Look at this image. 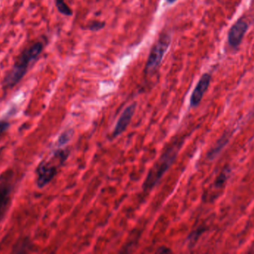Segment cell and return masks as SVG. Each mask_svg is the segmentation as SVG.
<instances>
[{
	"instance_id": "obj_15",
	"label": "cell",
	"mask_w": 254,
	"mask_h": 254,
	"mask_svg": "<svg viewBox=\"0 0 254 254\" xmlns=\"http://www.w3.org/2000/svg\"><path fill=\"white\" fill-rule=\"evenodd\" d=\"M10 127V123L7 118L0 119V139L2 138L3 136L7 132Z\"/></svg>"
},
{
	"instance_id": "obj_7",
	"label": "cell",
	"mask_w": 254,
	"mask_h": 254,
	"mask_svg": "<svg viewBox=\"0 0 254 254\" xmlns=\"http://www.w3.org/2000/svg\"><path fill=\"white\" fill-rule=\"evenodd\" d=\"M210 82H211V76L209 73H204L201 76L191 95L190 100V107H196L199 105L204 93L210 86Z\"/></svg>"
},
{
	"instance_id": "obj_8",
	"label": "cell",
	"mask_w": 254,
	"mask_h": 254,
	"mask_svg": "<svg viewBox=\"0 0 254 254\" xmlns=\"http://www.w3.org/2000/svg\"><path fill=\"white\" fill-rule=\"evenodd\" d=\"M136 107H137V103L134 102L131 103L130 105L125 108L115 127L113 134V137H119L126 131L127 127L128 126L131 119H132L133 115L134 114Z\"/></svg>"
},
{
	"instance_id": "obj_4",
	"label": "cell",
	"mask_w": 254,
	"mask_h": 254,
	"mask_svg": "<svg viewBox=\"0 0 254 254\" xmlns=\"http://www.w3.org/2000/svg\"><path fill=\"white\" fill-rule=\"evenodd\" d=\"M15 184V174L12 170H7L0 175V222L10 208Z\"/></svg>"
},
{
	"instance_id": "obj_3",
	"label": "cell",
	"mask_w": 254,
	"mask_h": 254,
	"mask_svg": "<svg viewBox=\"0 0 254 254\" xmlns=\"http://www.w3.org/2000/svg\"><path fill=\"white\" fill-rule=\"evenodd\" d=\"M170 44H171V36L168 33H162L149 52L147 61L145 65V74H150L157 70L162 62L163 58L168 50Z\"/></svg>"
},
{
	"instance_id": "obj_16",
	"label": "cell",
	"mask_w": 254,
	"mask_h": 254,
	"mask_svg": "<svg viewBox=\"0 0 254 254\" xmlns=\"http://www.w3.org/2000/svg\"><path fill=\"white\" fill-rule=\"evenodd\" d=\"M204 231H204V228H198L196 231H194V232H192V234H191L189 237V240H190V243H195V242L197 241V240H198L199 236L201 235Z\"/></svg>"
},
{
	"instance_id": "obj_2",
	"label": "cell",
	"mask_w": 254,
	"mask_h": 254,
	"mask_svg": "<svg viewBox=\"0 0 254 254\" xmlns=\"http://www.w3.org/2000/svg\"><path fill=\"white\" fill-rule=\"evenodd\" d=\"M180 148V142L178 143V141H176L164 151V153H162L153 167L149 170L143 182V190H150L158 184V182L161 180L163 176L174 162Z\"/></svg>"
},
{
	"instance_id": "obj_14",
	"label": "cell",
	"mask_w": 254,
	"mask_h": 254,
	"mask_svg": "<svg viewBox=\"0 0 254 254\" xmlns=\"http://www.w3.org/2000/svg\"><path fill=\"white\" fill-rule=\"evenodd\" d=\"M105 22H101V21L95 20L92 21V22L88 25V26L86 27V28L89 29V31H100V30L103 29V28L105 27Z\"/></svg>"
},
{
	"instance_id": "obj_9",
	"label": "cell",
	"mask_w": 254,
	"mask_h": 254,
	"mask_svg": "<svg viewBox=\"0 0 254 254\" xmlns=\"http://www.w3.org/2000/svg\"><path fill=\"white\" fill-rule=\"evenodd\" d=\"M228 142H229V137H228V135H225H225L222 136L219 139V141L215 145L214 147L212 148L210 152L207 153V158H208V160L211 161V160L214 159L219 155V152L223 149V148L228 144Z\"/></svg>"
},
{
	"instance_id": "obj_10",
	"label": "cell",
	"mask_w": 254,
	"mask_h": 254,
	"mask_svg": "<svg viewBox=\"0 0 254 254\" xmlns=\"http://www.w3.org/2000/svg\"><path fill=\"white\" fill-rule=\"evenodd\" d=\"M231 169L230 167H226L222 169L217 178L214 181V186L216 189H221L226 183L227 180L231 175Z\"/></svg>"
},
{
	"instance_id": "obj_5",
	"label": "cell",
	"mask_w": 254,
	"mask_h": 254,
	"mask_svg": "<svg viewBox=\"0 0 254 254\" xmlns=\"http://www.w3.org/2000/svg\"><path fill=\"white\" fill-rule=\"evenodd\" d=\"M59 166L54 164L52 161H42L36 169L37 187L43 189L51 183L58 174Z\"/></svg>"
},
{
	"instance_id": "obj_1",
	"label": "cell",
	"mask_w": 254,
	"mask_h": 254,
	"mask_svg": "<svg viewBox=\"0 0 254 254\" xmlns=\"http://www.w3.org/2000/svg\"><path fill=\"white\" fill-rule=\"evenodd\" d=\"M43 49V44L41 42H37L24 49L15 62L13 68L4 77L3 87L5 89L14 87L26 74L29 64L40 56Z\"/></svg>"
},
{
	"instance_id": "obj_11",
	"label": "cell",
	"mask_w": 254,
	"mask_h": 254,
	"mask_svg": "<svg viewBox=\"0 0 254 254\" xmlns=\"http://www.w3.org/2000/svg\"><path fill=\"white\" fill-rule=\"evenodd\" d=\"M69 154L70 152L68 149H61V148H58V149L54 152L52 159L55 160V161H58L60 166H61L66 161Z\"/></svg>"
},
{
	"instance_id": "obj_18",
	"label": "cell",
	"mask_w": 254,
	"mask_h": 254,
	"mask_svg": "<svg viewBox=\"0 0 254 254\" xmlns=\"http://www.w3.org/2000/svg\"><path fill=\"white\" fill-rule=\"evenodd\" d=\"M166 1H167V3H169V4H173V3L176 2L177 0H166Z\"/></svg>"
},
{
	"instance_id": "obj_6",
	"label": "cell",
	"mask_w": 254,
	"mask_h": 254,
	"mask_svg": "<svg viewBox=\"0 0 254 254\" xmlns=\"http://www.w3.org/2000/svg\"><path fill=\"white\" fill-rule=\"evenodd\" d=\"M249 29V25L243 19H240L230 28L228 35V41L231 47L236 49L241 44L246 32Z\"/></svg>"
},
{
	"instance_id": "obj_12",
	"label": "cell",
	"mask_w": 254,
	"mask_h": 254,
	"mask_svg": "<svg viewBox=\"0 0 254 254\" xmlns=\"http://www.w3.org/2000/svg\"><path fill=\"white\" fill-rule=\"evenodd\" d=\"M73 134H74V131L72 129H68L64 131L58 138L57 146L58 148H61L66 145L72 138Z\"/></svg>"
},
{
	"instance_id": "obj_17",
	"label": "cell",
	"mask_w": 254,
	"mask_h": 254,
	"mask_svg": "<svg viewBox=\"0 0 254 254\" xmlns=\"http://www.w3.org/2000/svg\"><path fill=\"white\" fill-rule=\"evenodd\" d=\"M169 252H171V251H170V249L165 247H161L158 249L157 253H169Z\"/></svg>"
},
{
	"instance_id": "obj_13",
	"label": "cell",
	"mask_w": 254,
	"mask_h": 254,
	"mask_svg": "<svg viewBox=\"0 0 254 254\" xmlns=\"http://www.w3.org/2000/svg\"><path fill=\"white\" fill-rule=\"evenodd\" d=\"M55 4L60 13L65 16H72V10L65 2V0H55Z\"/></svg>"
}]
</instances>
